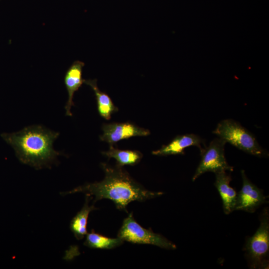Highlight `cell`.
Instances as JSON below:
<instances>
[{
	"label": "cell",
	"mask_w": 269,
	"mask_h": 269,
	"mask_svg": "<svg viewBox=\"0 0 269 269\" xmlns=\"http://www.w3.org/2000/svg\"><path fill=\"white\" fill-rule=\"evenodd\" d=\"M84 83L89 86L95 93L100 116L105 120H109L112 114L118 111V108L114 104L109 95L98 88L96 79H84Z\"/></svg>",
	"instance_id": "obj_12"
},
{
	"label": "cell",
	"mask_w": 269,
	"mask_h": 269,
	"mask_svg": "<svg viewBox=\"0 0 269 269\" xmlns=\"http://www.w3.org/2000/svg\"><path fill=\"white\" fill-rule=\"evenodd\" d=\"M117 237L132 244H148L168 250L176 248L175 244L159 234L154 233L149 228L141 226L134 219L133 213L124 219Z\"/></svg>",
	"instance_id": "obj_5"
},
{
	"label": "cell",
	"mask_w": 269,
	"mask_h": 269,
	"mask_svg": "<svg viewBox=\"0 0 269 269\" xmlns=\"http://www.w3.org/2000/svg\"><path fill=\"white\" fill-rule=\"evenodd\" d=\"M101 167L105 172L103 180L86 184L62 194L83 192L90 196H94L95 202L103 199H109L118 209L127 212V206L131 202H143L163 194L145 189L134 180L123 166L102 163Z\"/></svg>",
	"instance_id": "obj_1"
},
{
	"label": "cell",
	"mask_w": 269,
	"mask_h": 269,
	"mask_svg": "<svg viewBox=\"0 0 269 269\" xmlns=\"http://www.w3.org/2000/svg\"><path fill=\"white\" fill-rule=\"evenodd\" d=\"M90 196L86 195L85 203L70 222V228L77 240H81L87 235L88 219L90 213L97 209L94 204L89 206Z\"/></svg>",
	"instance_id": "obj_13"
},
{
	"label": "cell",
	"mask_w": 269,
	"mask_h": 269,
	"mask_svg": "<svg viewBox=\"0 0 269 269\" xmlns=\"http://www.w3.org/2000/svg\"><path fill=\"white\" fill-rule=\"evenodd\" d=\"M243 186L237 194L235 210H243L253 213L266 202L262 191L252 183L247 177L245 171H241Z\"/></svg>",
	"instance_id": "obj_7"
},
{
	"label": "cell",
	"mask_w": 269,
	"mask_h": 269,
	"mask_svg": "<svg viewBox=\"0 0 269 269\" xmlns=\"http://www.w3.org/2000/svg\"><path fill=\"white\" fill-rule=\"evenodd\" d=\"M84 65V63L82 61H75L66 72L64 83L68 95V100L65 107L66 116H72L71 109L72 106L74 105L73 101L74 94L84 83L82 71Z\"/></svg>",
	"instance_id": "obj_10"
},
{
	"label": "cell",
	"mask_w": 269,
	"mask_h": 269,
	"mask_svg": "<svg viewBox=\"0 0 269 269\" xmlns=\"http://www.w3.org/2000/svg\"><path fill=\"white\" fill-rule=\"evenodd\" d=\"M205 146L204 140L199 135L195 134H186L176 136L168 144L163 145L152 153L158 156H167L169 155L184 154V149L191 146L198 147L200 150Z\"/></svg>",
	"instance_id": "obj_9"
},
{
	"label": "cell",
	"mask_w": 269,
	"mask_h": 269,
	"mask_svg": "<svg viewBox=\"0 0 269 269\" xmlns=\"http://www.w3.org/2000/svg\"><path fill=\"white\" fill-rule=\"evenodd\" d=\"M84 245L90 248L98 249H112L122 245L124 241L120 238L105 237L92 230L86 235Z\"/></svg>",
	"instance_id": "obj_15"
},
{
	"label": "cell",
	"mask_w": 269,
	"mask_h": 269,
	"mask_svg": "<svg viewBox=\"0 0 269 269\" xmlns=\"http://www.w3.org/2000/svg\"><path fill=\"white\" fill-rule=\"evenodd\" d=\"M102 130L103 134L100 136V138L110 145H113L122 139L133 136H144L150 134L149 130L129 122L104 124Z\"/></svg>",
	"instance_id": "obj_8"
},
{
	"label": "cell",
	"mask_w": 269,
	"mask_h": 269,
	"mask_svg": "<svg viewBox=\"0 0 269 269\" xmlns=\"http://www.w3.org/2000/svg\"><path fill=\"white\" fill-rule=\"evenodd\" d=\"M226 143L224 140L219 137L216 138L211 141L207 147L200 150L201 159L192 178L193 181L206 172L216 173L223 171L233 170V167L228 164L225 156L224 147Z\"/></svg>",
	"instance_id": "obj_6"
},
{
	"label": "cell",
	"mask_w": 269,
	"mask_h": 269,
	"mask_svg": "<svg viewBox=\"0 0 269 269\" xmlns=\"http://www.w3.org/2000/svg\"><path fill=\"white\" fill-rule=\"evenodd\" d=\"M215 175L214 185L222 198L224 212L229 214L235 210L237 194L230 186L232 180L230 175L225 171L217 172Z\"/></svg>",
	"instance_id": "obj_11"
},
{
	"label": "cell",
	"mask_w": 269,
	"mask_h": 269,
	"mask_svg": "<svg viewBox=\"0 0 269 269\" xmlns=\"http://www.w3.org/2000/svg\"><path fill=\"white\" fill-rule=\"evenodd\" d=\"M213 133L226 142L251 154L259 157L267 156L266 151L260 145L255 136L233 120H222Z\"/></svg>",
	"instance_id": "obj_3"
},
{
	"label": "cell",
	"mask_w": 269,
	"mask_h": 269,
	"mask_svg": "<svg viewBox=\"0 0 269 269\" xmlns=\"http://www.w3.org/2000/svg\"><path fill=\"white\" fill-rule=\"evenodd\" d=\"M102 154L108 158L116 159V164L124 165H134L139 162L142 157V154L139 151L133 150H121L110 145L109 149L102 152Z\"/></svg>",
	"instance_id": "obj_14"
},
{
	"label": "cell",
	"mask_w": 269,
	"mask_h": 269,
	"mask_svg": "<svg viewBox=\"0 0 269 269\" xmlns=\"http://www.w3.org/2000/svg\"><path fill=\"white\" fill-rule=\"evenodd\" d=\"M269 215L268 208L263 211L260 225L255 234L248 239L245 247L246 256L251 269H265L269 266Z\"/></svg>",
	"instance_id": "obj_4"
},
{
	"label": "cell",
	"mask_w": 269,
	"mask_h": 269,
	"mask_svg": "<svg viewBox=\"0 0 269 269\" xmlns=\"http://www.w3.org/2000/svg\"><path fill=\"white\" fill-rule=\"evenodd\" d=\"M58 136V133L39 125L1 134L3 139L13 147L21 162L37 168L49 165L58 155L53 147Z\"/></svg>",
	"instance_id": "obj_2"
}]
</instances>
